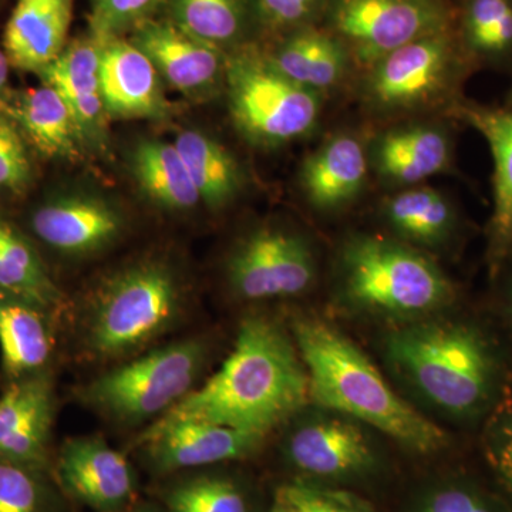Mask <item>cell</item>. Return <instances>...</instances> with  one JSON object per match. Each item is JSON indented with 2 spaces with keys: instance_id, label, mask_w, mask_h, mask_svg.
I'll return each instance as SVG.
<instances>
[{
  "instance_id": "cell-1",
  "label": "cell",
  "mask_w": 512,
  "mask_h": 512,
  "mask_svg": "<svg viewBox=\"0 0 512 512\" xmlns=\"http://www.w3.org/2000/svg\"><path fill=\"white\" fill-rule=\"evenodd\" d=\"M379 353L396 389L433 421L483 426L510 394L503 342L457 306L382 330Z\"/></svg>"
},
{
  "instance_id": "cell-2",
  "label": "cell",
  "mask_w": 512,
  "mask_h": 512,
  "mask_svg": "<svg viewBox=\"0 0 512 512\" xmlns=\"http://www.w3.org/2000/svg\"><path fill=\"white\" fill-rule=\"evenodd\" d=\"M309 403L308 373L291 329L251 313L220 369L151 427L208 421L266 440Z\"/></svg>"
},
{
  "instance_id": "cell-3",
  "label": "cell",
  "mask_w": 512,
  "mask_h": 512,
  "mask_svg": "<svg viewBox=\"0 0 512 512\" xmlns=\"http://www.w3.org/2000/svg\"><path fill=\"white\" fill-rule=\"evenodd\" d=\"M291 333L309 379L311 403L346 414L413 453H439L447 431L403 396L335 323L298 313Z\"/></svg>"
},
{
  "instance_id": "cell-4",
  "label": "cell",
  "mask_w": 512,
  "mask_h": 512,
  "mask_svg": "<svg viewBox=\"0 0 512 512\" xmlns=\"http://www.w3.org/2000/svg\"><path fill=\"white\" fill-rule=\"evenodd\" d=\"M332 302L342 315L380 329L456 308V282L433 256L390 235L355 232L340 242Z\"/></svg>"
},
{
  "instance_id": "cell-5",
  "label": "cell",
  "mask_w": 512,
  "mask_h": 512,
  "mask_svg": "<svg viewBox=\"0 0 512 512\" xmlns=\"http://www.w3.org/2000/svg\"><path fill=\"white\" fill-rule=\"evenodd\" d=\"M180 275L163 259L147 258L107 276L87 299L80 319L83 352L97 362L140 355L181 318Z\"/></svg>"
},
{
  "instance_id": "cell-6",
  "label": "cell",
  "mask_w": 512,
  "mask_h": 512,
  "mask_svg": "<svg viewBox=\"0 0 512 512\" xmlns=\"http://www.w3.org/2000/svg\"><path fill=\"white\" fill-rule=\"evenodd\" d=\"M207 359L204 339L177 340L101 373L80 387L79 399L123 424L161 417L195 389Z\"/></svg>"
},
{
  "instance_id": "cell-7",
  "label": "cell",
  "mask_w": 512,
  "mask_h": 512,
  "mask_svg": "<svg viewBox=\"0 0 512 512\" xmlns=\"http://www.w3.org/2000/svg\"><path fill=\"white\" fill-rule=\"evenodd\" d=\"M229 113L239 133L261 147L291 143L311 133L322 97L286 77L268 55L241 47L225 56Z\"/></svg>"
},
{
  "instance_id": "cell-8",
  "label": "cell",
  "mask_w": 512,
  "mask_h": 512,
  "mask_svg": "<svg viewBox=\"0 0 512 512\" xmlns=\"http://www.w3.org/2000/svg\"><path fill=\"white\" fill-rule=\"evenodd\" d=\"M225 276L238 301H293L318 284L319 258L311 239L302 232L265 225L235 244Z\"/></svg>"
},
{
  "instance_id": "cell-9",
  "label": "cell",
  "mask_w": 512,
  "mask_h": 512,
  "mask_svg": "<svg viewBox=\"0 0 512 512\" xmlns=\"http://www.w3.org/2000/svg\"><path fill=\"white\" fill-rule=\"evenodd\" d=\"M282 429L286 460L306 477L357 481L382 466V434L346 414L309 403Z\"/></svg>"
},
{
  "instance_id": "cell-10",
  "label": "cell",
  "mask_w": 512,
  "mask_h": 512,
  "mask_svg": "<svg viewBox=\"0 0 512 512\" xmlns=\"http://www.w3.org/2000/svg\"><path fill=\"white\" fill-rule=\"evenodd\" d=\"M463 69L456 45L444 30L399 47L372 64L363 96L377 113L426 109L453 96Z\"/></svg>"
},
{
  "instance_id": "cell-11",
  "label": "cell",
  "mask_w": 512,
  "mask_h": 512,
  "mask_svg": "<svg viewBox=\"0 0 512 512\" xmlns=\"http://www.w3.org/2000/svg\"><path fill=\"white\" fill-rule=\"evenodd\" d=\"M329 22L357 62L370 67L394 50L448 29L440 0H332Z\"/></svg>"
},
{
  "instance_id": "cell-12",
  "label": "cell",
  "mask_w": 512,
  "mask_h": 512,
  "mask_svg": "<svg viewBox=\"0 0 512 512\" xmlns=\"http://www.w3.org/2000/svg\"><path fill=\"white\" fill-rule=\"evenodd\" d=\"M130 42L153 62L161 79L185 96H204L220 86L225 53L168 19H148L131 32Z\"/></svg>"
},
{
  "instance_id": "cell-13",
  "label": "cell",
  "mask_w": 512,
  "mask_h": 512,
  "mask_svg": "<svg viewBox=\"0 0 512 512\" xmlns=\"http://www.w3.org/2000/svg\"><path fill=\"white\" fill-rule=\"evenodd\" d=\"M67 494L97 512H123L136 493L133 468L124 454L99 436L67 440L57 461Z\"/></svg>"
},
{
  "instance_id": "cell-14",
  "label": "cell",
  "mask_w": 512,
  "mask_h": 512,
  "mask_svg": "<svg viewBox=\"0 0 512 512\" xmlns=\"http://www.w3.org/2000/svg\"><path fill=\"white\" fill-rule=\"evenodd\" d=\"M36 237L67 256L99 254L119 241L124 217L106 198L93 194L59 195L32 215Z\"/></svg>"
},
{
  "instance_id": "cell-15",
  "label": "cell",
  "mask_w": 512,
  "mask_h": 512,
  "mask_svg": "<svg viewBox=\"0 0 512 512\" xmlns=\"http://www.w3.org/2000/svg\"><path fill=\"white\" fill-rule=\"evenodd\" d=\"M109 119H163L168 103L153 62L124 36L96 37Z\"/></svg>"
},
{
  "instance_id": "cell-16",
  "label": "cell",
  "mask_w": 512,
  "mask_h": 512,
  "mask_svg": "<svg viewBox=\"0 0 512 512\" xmlns=\"http://www.w3.org/2000/svg\"><path fill=\"white\" fill-rule=\"evenodd\" d=\"M141 443L156 470L171 473L241 460L255 454L265 440L208 421H178L148 427Z\"/></svg>"
},
{
  "instance_id": "cell-17",
  "label": "cell",
  "mask_w": 512,
  "mask_h": 512,
  "mask_svg": "<svg viewBox=\"0 0 512 512\" xmlns=\"http://www.w3.org/2000/svg\"><path fill=\"white\" fill-rule=\"evenodd\" d=\"M53 413V384L45 373L13 383L0 397V461L32 471L45 466Z\"/></svg>"
},
{
  "instance_id": "cell-18",
  "label": "cell",
  "mask_w": 512,
  "mask_h": 512,
  "mask_svg": "<svg viewBox=\"0 0 512 512\" xmlns=\"http://www.w3.org/2000/svg\"><path fill=\"white\" fill-rule=\"evenodd\" d=\"M453 113L487 141L494 161V208L487 227L491 276L512 258V110L458 101Z\"/></svg>"
},
{
  "instance_id": "cell-19",
  "label": "cell",
  "mask_w": 512,
  "mask_h": 512,
  "mask_svg": "<svg viewBox=\"0 0 512 512\" xmlns=\"http://www.w3.org/2000/svg\"><path fill=\"white\" fill-rule=\"evenodd\" d=\"M37 76L56 89L72 111L84 147L101 148L107 141L109 116L100 82L99 42L90 36L67 43L62 55Z\"/></svg>"
},
{
  "instance_id": "cell-20",
  "label": "cell",
  "mask_w": 512,
  "mask_h": 512,
  "mask_svg": "<svg viewBox=\"0 0 512 512\" xmlns=\"http://www.w3.org/2000/svg\"><path fill=\"white\" fill-rule=\"evenodd\" d=\"M369 158L387 184L414 187L450 168L453 141L443 127L433 124L392 128L376 138Z\"/></svg>"
},
{
  "instance_id": "cell-21",
  "label": "cell",
  "mask_w": 512,
  "mask_h": 512,
  "mask_svg": "<svg viewBox=\"0 0 512 512\" xmlns=\"http://www.w3.org/2000/svg\"><path fill=\"white\" fill-rule=\"evenodd\" d=\"M73 0H18L3 33L10 66L39 73L69 43Z\"/></svg>"
},
{
  "instance_id": "cell-22",
  "label": "cell",
  "mask_w": 512,
  "mask_h": 512,
  "mask_svg": "<svg viewBox=\"0 0 512 512\" xmlns=\"http://www.w3.org/2000/svg\"><path fill=\"white\" fill-rule=\"evenodd\" d=\"M369 174V156L359 138L336 134L306 157L301 187L315 210L333 212L359 197Z\"/></svg>"
},
{
  "instance_id": "cell-23",
  "label": "cell",
  "mask_w": 512,
  "mask_h": 512,
  "mask_svg": "<svg viewBox=\"0 0 512 512\" xmlns=\"http://www.w3.org/2000/svg\"><path fill=\"white\" fill-rule=\"evenodd\" d=\"M5 116L18 126L25 140L42 156L76 160L82 154L84 144L72 111L49 84L10 94Z\"/></svg>"
},
{
  "instance_id": "cell-24",
  "label": "cell",
  "mask_w": 512,
  "mask_h": 512,
  "mask_svg": "<svg viewBox=\"0 0 512 512\" xmlns=\"http://www.w3.org/2000/svg\"><path fill=\"white\" fill-rule=\"evenodd\" d=\"M390 237L431 255L456 239L460 217L446 195L431 187H410L383 204Z\"/></svg>"
},
{
  "instance_id": "cell-25",
  "label": "cell",
  "mask_w": 512,
  "mask_h": 512,
  "mask_svg": "<svg viewBox=\"0 0 512 512\" xmlns=\"http://www.w3.org/2000/svg\"><path fill=\"white\" fill-rule=\"evenodd\" d=\"M268 56L286 77L319 94L338 86L349 67L345 43L309 26L296 29Z\"/></svg>"
},
{
  "instance_id": "cell-26",
  "label": "cell",
  "mask_w": 512,
  "mask_h": 512,
  "mask_svg": "<svg viewBox=\"0 0 512 512\" xmlns=\"http://www.w3.org/2000/svg\"><path fill=\"white\" fill-rule=\"evenodd\" d=\"M47 312L0 293V352L3 369L13 379L42 372L53 353Z\"/></svg>"
},
{
  "instance_id": "cell-27",
  "label": "cell",
  "mask_w": 512,
  "mask_h": 512,
  "mask_svg": "<svg viewBox=\"0 0 512 512\" xmlns=\"http://www.w3.org/2000/svg\"><path fill=\"white\" fill-rule=\"evenodd\" d=\"M0 293L39 306L47 313L64 308V295L39 252L9 221L0 220Z\"/></svg>"
},
{
  "instance_id": "cell-28",
  "label": "cell",
  "mask_w": 512,
  "mask_h": 512,
  "mask_svg": "<svg viewBox=\"0 0 512 512\" xmlns=\"http://www.w3.org/2000/svg\"><path fill=\"white\" fill-rule=\"evenodd\" d=\"M174 144L208 208L222 210L238 197L244 187V171L228 148L197 130L178 134Z\"/></svg>"
},
{
  "instance_id": "cell-29",
  "label": "cell",
  "mask_w": 512,
  "mask_h": 512,
  "mask_svg": "<svg viewBox=\"0 0 512 512\" xmlns=\"http://www.w3.org/2000/svg\"><path fill=\"white\" fill-rule=\"evenodd\" d=\"M130 168L138 187L158 207L185 211L201 202L187 165L174 143L141 141L131 153Z\"/></svg>"
},
{
  "instance_id": "cell-30",
  "label": "cell",
  "mask_w": 512,
  "mask_h": 512,
  "mask_svg": "<svg viewBox=\"0 0 512 512\" xmlns=\"http://www.w3.org/2000/svg\"><path fill=\"white\" fill-rule=\"evenodd\" d=\"M170 19L190 35L224 50L247 28L245 0H168Z\"/></svg>"
},
{
  "instance_id": "cell-31",
  "label": "cell",
  "mask_w": 512,
  "mask_h": 512,
  "mask_svg": "<svg viewBox=\"0 0 512 512\" xmlns=\"http://www.w3.org/2000/svg\"><path fill=\"white\" fill-rule=\"evenodd\" d=\"M168 512H249L244 490L224 476H200L168 491Z\"/></svg>"
},
{
  "instance_id": "cell-32",
  "label": "cell",
  "mask_w": 512,
  "mask_h": 512,
  "mask_svg": "<svg viewBox=\"0 0 512 512\" xmlns=\"http://www.w3.org/2000/svg\"><path fill=\"white\" fill-rule=\"evenodd\" d=\"M269 512H375L356 495L326 485L296 480L282 485Z\"/></svg>"
},
{
  "instance_id": "cell-33",
  "label": "cell",
  "mask_w": 512,
  "mask_h": 512,
  "mask_svg": "<svg viewBox=\"0 0 512 512\" xmlns=\"http://www.w3.org/2000/svg\"><path fill=\"white\" fill-rule=\"evenodd\" d=\"M168 0H92L90 26L94 37L124 36L154 13Z\"/></svg>"
},
{
  "instance_id": "cell-34",
  "label": "cell",
  "mask_w": 512,
  "mask_h": 512,
  "mask_svg": "<svg viewBox=\"0 0 512 512\" xmlns=\"http://www.w3.org/2000/svg\"><path fill=\"white\" fill-rule=\"evenodd\" d=\"M488 464L512 497V397L508 394L481 426Z\"/></svg>"
},
{
  "instance_id": "cell-35",
  "label": "cell",
  "mask_w": 512,
  "mask_h": 512,
  "mask_svg": "<svg viewBox=\"0 0 512 512\" xmlns=\"http://www.w3.org/2000/svg\"><path fill=\"white\" fill-rule=\"evenodd\" d=\"M412 512H501L493 498L467 481L431 487L417 498Z\"/></svg>"
},
{
  "instance_id": "cell-36",
  "label": "cell",
  "mask_w": 512,
  "mask_h": 512,
  "mask_svg": "<svg viewBox=\"0 0 512 512\" xmlns=\"http://www.w3.org/2000/svg\"><path fill=\"white\" fill-rule=\"evenodd\" d=\"M28 141L18 126L0 113V188L23 192L32 183Z\"/></svg>"
},
{
  "instance_id": "cell-37",
  "label": "cell",
  "mask_w": 512,
  "mask_h": 512,
  "mask_svg": "<svg viewBox=\"0 0 512 512\" xmlns=\"http://www.w3.org/2000/svg\"><path fill=\"white\" fill-rule=\"evenodd\" d=\"M0 512H42V495L32 470L0 461Z\"/></svg>"
},
{
  "instance_id": "cell-38",
  "label": "cell",
  "mask_w": 512,
  "mask_h": 512,
  "mask_svg": "<svg viewBox=\"0 0 512 512\" xmlns=\"http://www.w3.org/2000/svg\"><path fill=\"white\" fill-rule=\"evenodd\" d=\"M259 18L272 29H299L315 15L322 0H252Z\"/></svg>"
},
{
  "instance_id": "cell-39",
  "label": "cell",
  "mask_w": 512,
  "mask_h": 512,
  "mask_svg": "<svg viewBox=\"0 0 512 512\" xmlns=\"http://www.w3.org/2000/svg\"><path fill=\"white\" fill-rule=\"evenodd\" d=\"M511 8L510 0H470L464 15L466 46H473Z\"/></svg>"
},
{
  "instance_id": "cell-40",
  "label": "cell",
  "mask_w": 512,
  "mask_h": 512,
  "mask_svg": "<svg viewBox=\"0 0 512 512\" xmlns=\"http://www.w3.org/2000/svg\"><path fill=\"white\" fill-rule=\"evenodd\" d=\"M493 279H497L495 313L501 326L512 336V258L508 259Z\"/></svg>"
},
{
  "instance_id": "cell-41",
  "label": "cell",
  "mask_w": 512,
  "mask_h": 512,
  "mask_svg": "<svg viewBox=\"0 0 512 512\" xmlns=\"http://www.w3.org/2000/svg\"><path fill=\"white\" fill-rule=\"evenodd\" d=\"M10 63L3 47H0V113L5 114L8 107L10 93L9 82Z\"/></svg>"
},
{
  "instance_id": "cell-42",
  "label": "cell",
  "mask_w": 512,
  "mask_h": 512,
  "mask_svg": "<svg viewBox=\"0 0 512 512\" xmlns=\"http://www.w3.org/2000/svg\"><path fill=\"white\" fill-rule=\"evenodd\" d=\"M136 512H163L158 510V508L153 507V505H144V507L138 508Z\"/></svg>"
}]
</instances>
